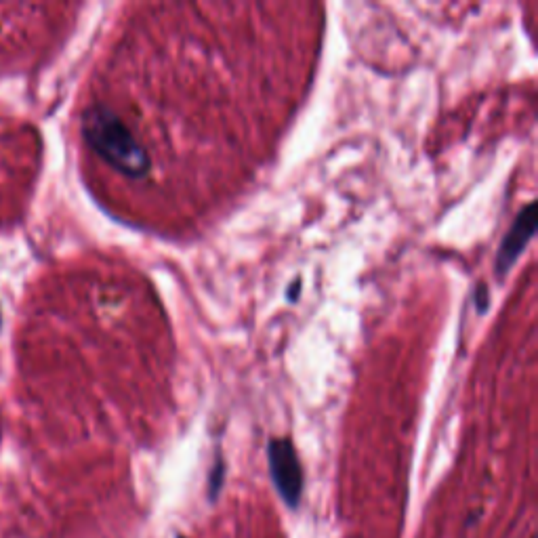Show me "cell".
<instances>
[{"mask_svg":"<svg viewBox=\"0 0 538 538\" xmlns=\"http://www.w3.org/2000/svg\"><path fill=\"white\" fill-rule=\"evenodd\" d=\"M82 137L124 177L143 179L150 173V154L135 139L122 118L108 106L95 103L85 110L82 114Z\"/></svg>","mask_w":538,"mask_h":538,"instance_id":"1","label":"cell"},{"mask_svg":"<svg viewBox=\"0 0 538 538\" xmlns=\"http://www.w3.org/2000/svg\"><path fill=\"white\" fill-rule=\"evenodd\" d=\"M267 465L274 488L286 507L297 509L303 499V467L295 444L288 438H272L267 442Z\"/></svg>","mask_w":538,"mask_h":538,"instance_id":"2","label":"cell"},{"mask_svg":"<svg viewBox=\"0 0 538 538\" xmlns=\"http://www.w3.org/2000/svg\"><path fill=\"white\" fill-rule=\"evenodd\" d=\"M534 232H536V204L528 202L524 209L517 213L513 225L509 227L507 236L499 246V251H496V263H494L496 278H505L509 274V269L517 259H520Z\"/></svg>","mask_w":538,"mask_h":538,"instance_id":"3","label":"cell"},{"mask_svg":"<svg viewBox=\"0 0 538 538\" xmlns=\"http://www.w3.org/2000/svg\"><path fill=\"white\" fill-rule=\"evenodd\" d=\"M223 482H225V463L221 457H217L209 473V484H206V496H209V501H217V496L223 490Z\"/></svg>","mask_w":538,"mask_h":538,"instance_id":"4","label":"cell"},{"mask_svg":"<svg viewBox=\"0 0 538 538\" xmlns=\"http://www.w3.org/2000/svg\"><path fill=\"white\" fill-rule=\"evenodd\" d=\"M473 303H475V307H478V314H486L488 312V307H490V293H488V286L486 284L475 286Z\"/></svg>","mask_w":538,"mask_h":538,"instance_id":"5","label":"cell"},{"mask_svg":"<svg viewBox=\"0 0 538 538\" xmlns=\"http://www.w3.org/2000/svg\"><path fill=\"white\" fill-rule=\"evenodd\" d=\"M297 297H299V280L293 284V288H291V293H288V301H297Z\"/></svg>","mask_w":538,"mask_h":538,"instance_id":"6","label":"cell"},{"mask_svg":"<svg viewBox=\"0 0 538 538\" xmlns=\"http://www.w3.org/2000/svg\"><path fill=\"white\" fill-rule=\"evenodd\" d=\"M177 538H188V536H183V534H177Z\"/></svg>","mask_w":538,"mask_h":538,"instance_id":"7","label":"cell"}]
</instances>
